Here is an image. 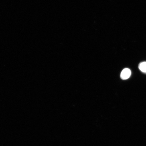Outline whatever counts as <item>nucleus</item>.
<instances>
[{
	"label": "nucleus",
	"instance_id": "f257e3e1",
	"mask_svg": "<svg viewBox=\"0 0 146 146\" xmlns=\"http://www.w3.org/2000/svg\"><path fill=\"white\" fill-rule=\"evenodd\" d=\"M131 74V72L130 69L128 68L124 69L121 73L120 78L122 80H127L130 77Z\"/></svg>",
	"mask_w": 146,
	"mask_h": 146
},
{
	"label": "nucleus",
	"instance_id": "f03ea898",
	"mask_svg": "<svg viewBox=\"0 0 146 146\" xmlns=\"http://www.w3.org/2000/svg\"><path fill=\"white\" fill-rule=\"evenodd\" d=\"M138 67L141 72L146 73V62L140 63Z\"/></svg>",
	"mask_w": 146,
	"mask_h": 146
}]
</instances>
